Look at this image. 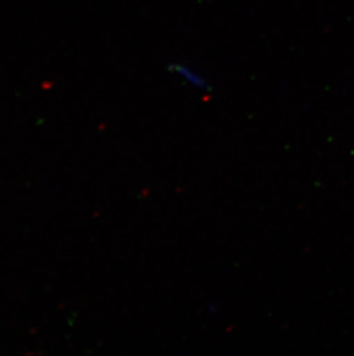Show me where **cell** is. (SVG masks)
Listing matches in <instances>:
<instances>
[{
  "mask_svg": "<svg viewBox=\"0 0 354 356\" xmlns=\"http://www.w3.org/2000/svg\"><path fill=\"white\" fill-rule=\"evenodd\" d=\"M173 71L177 74L180 75L184 80L192 84L194 87L201 88V89H205L208 88V83L205 79L201 76V74H198L194 70H191L187 66H183V65H173Z\"/></svg>",
  "mask_w": 354,
  "mask_h": 356,
  "instance_id": "cell-1",
  "label": "cell"
}]
</instances>
